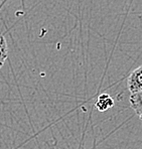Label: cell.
<instances>
[{"label":"cell","mask_w":142,"mask_h":149,"mask_svg":"<svg viewBox=\"0 0 142 149\" xmlns=\"http://www.w3.org/2000/svg\"><path fill=\"white\" fill-rule=\"evenodd\" d=\"M114 106V100L111 98V96L107 93H103L99 95L97 101L95 103V108L100 112H105L109 110Z\"/></svg>","instance_id":"cell-2"},{"label":"cell","mask_w":142,"mask_h":149,"mask_svg":"<svg viewBox=\"0 0 142 149\" xmlns=\"http://www.w3.org/2000/svg\"><path fill=\"white\" fill-rule=\"evenodd\" d=\"M8 56V49H7V43L3 36L0 34V70L2 69L5 61L7 60Z\"/></svg>","instance_id":"cell-4"},{"label":"cell","mask_w":142,"mask_h":149,"mask_svg":"<svg viewBox=\"0 0 142 149\" xmlns=\"http://www.w3.org/2000/svg\"><path fill=\"white\" fill-rule=\"evenodd\" d=\"M129 101L131 108L134 110L136 115L142 120V91L131 93Z\"/></svg>","instance_id":"cell-3"},{"label":"cell","mask_w":142,"mask_h":149,"mask_svg":"<svg viewBox=\"0 0 142 149\" xmlns=\"http://www.w3.org/2000/svg\"><path fill=\"white\" fill-rule=\"evenodd\" d=\"M127 86L130 93L142 91V65L132 72L127 79Z\"/></svg>","instance_id":"cell-1"}]
</instances>
